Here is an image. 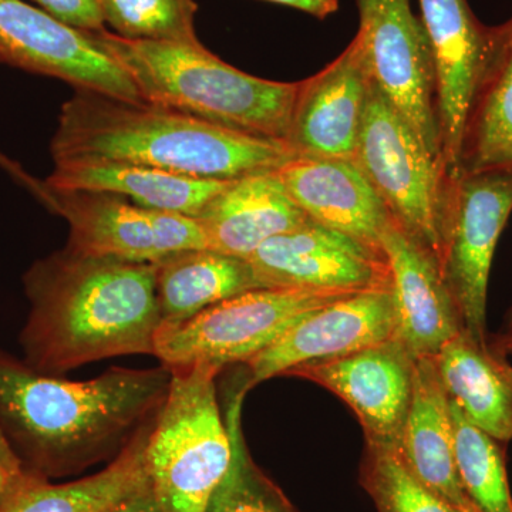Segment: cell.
Returning <instances> with one entry per match:
<instances>
[{"label": "cell", "mask_w": 512, "mask_h": 512, "mask_svg": "<svg viewBox=\"0 0 512 512\" xmlns=\"http://www.w3.org/2000/svg\"><path fill=\"white\" fill-rule=\"evenodd\" d=\"M170 367H111L73 382L43 375L0 348V443L30 476L69 473L119 456L157 416Z\"/></svg>", "instance_id": "1"}, {"label": "cell", "mask_w": 512, "mask_h": 512, "mask_svg": "<svg viewBox=\"0 0 512 512\" xmlns=\"http://www.w3.org/2000/svg\"><path fill=\"white\" fill-rule=\"evenodd\" d=\"M29 315L23 362L43 375L110 357L153 355L160 328L156 264L76 254L64 247L23 275Z\"/></svg>", "instance_id": "2"}, {"label": "cell", "mask_w": 512, "mask_h": 512, "mask_svg": "<svg viewBox=\"0 0 512 512\" xmlns=\"http://www.w3.org/2000/svg\"><path fill=\"white\" fill-rule=\"evenodd\" d=\"M50 151L53 160L109 158L217 181L276 171L296 157L284 141L87 90H76L63 104Z\"/></svg>", "instance_id": "3"}, {"label": "cell", "mask_w": 512, "mask_h": 512, "mask_svg": "<svg viewBox=\"0 0 512 512\" xmlns=\"http://www.w3.org/2000/svg\"><path fill=\"white\" fill-rule=\"evenodd\" d=\"M97 36L147 103L286 143L299 82H272L241 72L205 49L200 40H130L109 29Z\"/></svg>", "instance_id": "4"}, {"label": "cell", "mask_w": 512, "mask_h": 512, "mask_svg": "<svg viewBox=\"0 0 512 512\" xmlns=\"http://www.w3.org/2000/svg\"><path fill=\"white\" fill-rule=\"evenodd\" d=\"M170 369V389L147 441L148 480L163 512H207L232 461L215 384L221 369Z\"/></svg>", "instance_id": "5"}, {"label": "cell", "mask_w": 512, "mask_h": 512, "mask_svg": "<svg viewBox=\"0 0 512 512\" xmlns=\"http://www.w3.org/2000/svg\"><path fill=\"white\" fill-rule=\"evenodd\" d=\"M353 293L281 286L239 293L184 322L160 325L154 356L167 367L245 365L303 316Z\"/></svg>", "instance_id": "6"}, {"label": "cell", "mask_w": 512, "mask_h": 512, "mask_svg": "<svg viewBox=\"0 0 512 512\" xmlns=\"http://www.w3.org/2000/svg\"><path fill=\"white\" fill-rule=\"evenodd\" d=\"M512 212V170L446 174L439 218L441 278L464 330L487 342V289L495 248Z\"/></svg>", "instance_id": "7"}, {"label": "cell", "mask_w": 512, "mask_h": 512, "mask_svg": "<svg viewBox=\"0 0 512 512\" xmlns=\"http://www.w3.org/2000/svg\"><path fill=\"white\" fill-rule=\"evenodd\" d=\"M353 161L394 220L437 258L446 167L372 80Z\"/></svg>", "instance_id": "8"}, {"label": "cell", "mask_w": 512, "mask_h": 512, "mask_svg": "<svg viewBox=\"0 0 512 512\" xmlns=\"http://www.w3.org/2000/svg\"><path fill=\"white\" fill-rule=\"evenodd\" d=\"M370 79L443 163L433 53L410 0H356ZM444 164V163H443ZM446 167V165H444Z\"/></svg>", "instance_id": "9"}, {"label": "cell", "mask_w": 512, "mask_h": 512, "mask_svg": "<svg viewBox=\"0 0 512 512\" xmlns=\"http://www.w3.org/2000/svg\"><path fill=\"white\" fill-rule=\"evenodd\" d=\"M45 191L42 204L69 224L66 248L76 254L157 264L207 248L200 224L187 215L151 210L107 192Z\"/></svg>", "instance_id": "10"}, {"label": "cell", "mask_w": 512, "mask_h": 512, "mask_svg": "<svg viewBox=\"0 0 512 512\" xmlns=\"http://www.w3.org/2000/svg\"><path fill=\"white\" fill-rule=\"evenodd\" d=\"M0 63L55 77L76 90L144 101L97 33L64 25L28 0H0Z\"/></svg>", "instance_id": "11"}, {"label": "cell", "mask_w": 512, "mask_h": 512, "mask_svg": "<svg viewBox=\"0 0 512 512\" xmlns=\"http://www.w3.org/2000/svg\"><path fill=\"white\" fill-rule=\"evenodd\" d=\"M416 359L399 339L352 355L286 370L340 397L359 419L367 446L397 448L413 397Z\"/></svg>", "instance_id": "12"}, {"label": "cell", "mask_w": 512, "mask_h": 512, "mask_svg": "<svg viewBox=\"0 0 512 512\" xmlns=\"http://www.w3.org/2000/svg\"><path fill=\"white\" fill-rule=\"evenodd\" d=\"M261 288L392 289L383 252L315 221L268 239L247 258Z\"/></svg>", "instance_id": "13"}, {"label": "cell", "mask_w": 512, "mask_h": 512, "mask_svg": "<svg viewBox=\"0 0 512 512\" xmlns=\"http://www.w3.org/2000/svg\"><path fill=\"white\" fill-rule=\"evenodd\" d=\"M393 288L357 292L303 316L258 355L248 360L249 389L286 370L352 355L396 338Z\"/></svg>", "instance_id": "14"}, {"label": "cell", "mask_w": 512, "mask_h": 512, "mask_svg": "<svg viewBox=\"0 0 512 512\" xmlns=\"http://www.w3.org/2000/svg\"><path fill=\"white\" fill-rule=\"evenodd\" d=\"M370 80L356 35L338 59L299 82L286 138L296 157L355 160Z\"/></svg>", "instance_id": "15"}, {"label": "cell", "mask_w": 512, "mask_h": 512, "mask_svg": "<svg viewBox=\"0 0 512 512\" xmlns=\"http://www.w3.org/2000/svg\"><path fill=\"white\" fill-rule=\"evenodd\" d=\"M419 5L436 69L441 154L447 173L454 174L468 109L493 43L494 26L483 25L468 0H419Z\"/></svg>", "instance_id": "16"}, {"label": "cell", "mask_w": 512, "mask_h": 512, "mask_svg": "<svg viewBox=\"0 0 512 512\" xmlns=\"http://www.w3.org/2000/svg\"><path fill=\"white\" fill-rule=\"evenodd\" d=\"M382 249L392 272L396 338L414 359L434 357L464 330L439 261L393 217L383 231Z\"/></svg>", "instance_id": "17"}, {"label": "cell", "mask_w": 512, "mask_h": 512, "mask_svg": "<svg viewBox=\"0 0 512 512\" xmlns=\"http://www.w3.org/2000/svg\"><path fill=\"white\" fill-rule=\"evenodd\" d=\"M276 173L316 224L383 252L382 235L392 215L355 161L295 157Z\"/></svg>", "instance_id": "18"}, {"label": "cell", "mask_w": 512, "mask_h": 512, "mask_svg": "<svg viewBox=\"0 0 512 512\" xmlns=\"http://www.w3.org/2000/svg\"><path fill=\"white\" fill-rule=\"evenodd\" d=\"M195 220L207 249L247 259L268 239L311 218L289 197L276 171H262L228 181Z\"/></svg>", "instance_id": "19"}, {"label": "cell", "mask_w": 512, "mask_h": 512, "mask_svg": "<svg viewBox=\"0 0 512 512\" xmlns=\"http://www.w3.org/2000/svg\"><path fill=\"white\" fill-rule=\"evenodd\" d=\"M228 181L202 180L147 165L109 158L76 157L53 160L43 181L49 191L107 192L126 197L151 210L198 217Z\"/></svg>", "instance_id": "20"}, {"label": "cell", "mask_w": 512, "mask_h": 512, "mask_svg": "<svg viewBox=\"0 0 512 512\" xmlns=\"http://www.w3.org/2000/svg\"><path fill=\"white\" fill-rule=\"evenodd\" d=\"M396 451L417 480L456 510L470 501L454 460L450 399L433 357L416 360L412 404Z\"/></svg>", "instance_id": "21"}, {"label": "cell", "mask_w": 512, "mask_h": 512, "mask_svg": "<svg viewBox=\"0 0 512 512\" xmlns=\"http://www.w3.org/2000/svg\"><path fill=\"white\" fill-rule=\"evenodd\" d=\"M433 360L448 399L466 419L500 443L511 441L512 366L507 356L463 330Z\"/></svg>", "instance_id": "22"}, {"label": "cell", "mask_w": 512, "mask_h": 512, "mask_svg": "<svg viewBox=\"0 0 512 512\" xmlns=\"http://www.w3.org/2000/svg\"><path fill=\"white\" fill-rule=\"evenodd\" d=\"M490 170H512V15L494 26L464 124L456 173Z\"/></svg>", "instance_id": "23"}, {"label": "cell", "mask_w": 512, "mask_h": 512, "mask_svg": "<svg viewBox=\"0 0 512 512\" xmlns=\"http://www.w3.org/2000/svg\"><path fill=\"white\" fill-rule=\"evenodd\" d=\"M247 259L212 249H190L156 264V293L161 325H174L227 301L259 289Z\"/></svg>", "instance_id": "24"}, {"label": "cell", "mask_w": 512, "mask_h": 512, "mask_svg": "<svg viewBox=\"0 0 512 512\" xmlns=\"http://www.w3.org/2000/svg\"><path fill=\"white\" fill-rule=\"evenodd\" d=\"M153 420L134 434L113 463L66 484H49L45 478L26 476L0 504V512H104L124 495L148 481L146 447Z\"/></svg>", "instance_id": "25"}, {"label": "cell", "mask_w": 512, "mask_h": 512, "mask_svg": "<svg viewBox=\"0 0 512 512\" xmlns=\"http://www.w3.org/2000/svg\"><path fill=\"white\" fill-rule=\"evenodd\" d=\"M454 460L461 487L480 512H512V497L500 441L471 424L451 402Z\"/></svg>", "instance_id": "26"}, {"label": "cell", "mask_w": 512, "mask_h": 512, "mask_svg": "<svg viewBox=\"0 0 512 512\" xmlns=\"http://www.w3.org/2000/svg\"><path fill=\"white\" fill-rule=\"evenodd\" d=\"M247 392V386L242 384L229 396L225 423L232 443L231 467L207 512H296L249 454L241 424L242 403Z\"/></svg>", "instance_id": "27"}, {"label": "cell", "mask_w": 512, "mask_h": 512, "mask_svg": "<svg viewBox=\"0 0 512 512\" xmlns=\"http://www.w3.org/2000/svg\"><path fill=\"white\" fill-rule=\"evenodd\" d=\"M117 36L154 42H198L195 0H99Z\"/></svg>", "instance_id": "28"}, {"label": "cell", "mask_w": 512, "mask_h": 512, "mask_svg": "<svg viewBox=\"0 0 512 512\" xmlns=\"http://www.w3.org/2000/svg\"><path fill=\"white\" fill-rule=\"evenodd\" d=\"M362 484L379 512H457L410 473L396 448L366 444Z\"/></svg>", "instance_id": "29"}, {"label": "cell", "mask_w": 512, "mask_h": 512, "mask_svg": "<svg viewBox=\"0 0 512 512\" xmlns=\"http://www.w3.org/2000/svg\"><path fill=\"white\" fill-rule=\"evenodd\" d=\"M29 2L74 29L92 33L107 30L99 0H29Z\"/></svg>", "instance_id": "30"}, {"label": "cell", "mask_w": 512, "mask_h": 512, "mask_svg": "<svg viewBox=\"0 0 512 512\" xmlns=\"http://www.w3.org/2000/svg\"><path fill=\"white\" fill-rule=\"evenodd\" d=\"M104 512H163L150 480L131 491Z\"/></svg>", "instance_id": "31"}, {"label": "cell", "mask_w": 512, "mask_h": 512, "mask_svg": "<svg viewBox=\"0 0 512 512\" xmlns=\"http://www.w3.org/2000/svg\"><path fill=\"white\" fill-rule=\"evenodd\" d=\"M26 476L28 474L22 470L18 460L0 443V504L25 480Z\"/></svg>", "instance_id": "32"}, {"label": "cell", "mask_w": 512, "mask_h": 512, "mask_svg": "<svg viewBox=\"0 0 512 512\" xmlns=\"http://www.w3.org/2000/svg\"><path fill=\"white\" fill-rule=\"evenodd\" d=\"M0 168H2L5 173H8L16 183L23 185V187L28 188L30 192L39 200L43 201L45 198L46 192L45 187H43V181L36 180L32 175L26 173L22 167L16 161L10 160L8 156L0 151Z\"/></svg>", "instance_id": "33"}, {"label": "cell", "mask_w": 512, "mask_h": 512, "mask_svg": "<svg viewBox=\"0 0 512 512\" xmlns=\"http://www.w3.org/2000/svg\"><path fill=\"white\" fill-rule=\"evenodd\" d=\"M276 5L288 6V8L301 10L318 19L329 18L339 9L338 0H265Z\"/></svg>", "instance_id": "34"}, {"label": "cell", "mask_w": 512, "mask_h": 512, "mask_svg": "<svg viewBox=\"0 0 512 512\" xmlns=\"http://www.w3.org/2000/svg\"><path fill=\"white\" fill-rule=\"evenodd\" d=\"M491 346L498 352L503 353L507 356L508 350L512 349V335H500L497 338L491 340Z\"/></svg>", "instance_id": "35"}, {"label": "cell", "mask_w": 512, "mask_h": 512, "mask_svg": "<svg viewBox=\"0 0 512 512\" xmlns=\"http://www.w3.org/2000/svg\"><path fill=\"white\" fill-rule=\"evenodd\" d=\"M505 333L504 335H512V306L510 311H508L507 318H505Z\"/></svg>", "instance_id": "36"}, {"label": "cell", "mask_w": 512, "mask_h": 512, "mask_svg": "<svg viewBox=\"0 0 512 512\" xmlns=\"http://www.w3.org/2000/svg\"><path fill=\"white\" fill-rule=\"evenodd\" d=\"M457 512H480L477 510L476 505L468 501L464 507L458 508Z\"/></svg>", "instance_id": "37"}, {"label": "cell", "mask_w": 512, "mask_h": 512, "mask_svg": "<svg viewBox=\"0 0 512 512\" xmlns=\"http://www.w3.org/2000/svg\"><path fill=\"white\" fill-rule=\"evenodd\" d=\"M507 355H512V349L508 350Z\"/></svg>", "instance_id": "38"}]
</instances>
